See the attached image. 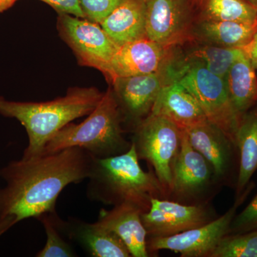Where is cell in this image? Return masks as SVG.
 Returning a JSON list of instances; mask_svg holds the SVG:
<instances>
[{"mask_svg": "<svg viewBox=\"0 0 257 257\" xmlns=\"http://www.w3.org/2000/svg\"><path fill=\"white\" fill-rule=\"evenodd\" d=\"M146 37L165 47L183 45L190 40L197 18L192 0H145Z\"/></svg>", "mask_w": 257, "mask_h": 257, "instance_id": "30bf717a", "label": "cell"}, {"mask_svg": "<svg viewBox=\"0 0 257 257\" xmlns=\"http://www.w3.org/2000/svg\"><path fill=\"white\" fill-rule=\"evenodd\" d=\"M255 69H257V30L249 44L243 48Z\"/></svg>", "mask_w": 257, "mask_h": 257, "instance_id": "f1b7e54d", "label": "cell"}, {"mask_svg": "<svg viewBox=\"0 0 257 257\" xmlns=\"http://www.w3.org/2000/svg\"><path fill=\"white\" fill-rule=\"evenodd\" d=\"M94 157L79 147L13 161L0 169V221L14 225L28 218L56 212V203L69 184L88 179Z\"/></svg>", "mask_w": 257, "mask_h": 257, "instance_id": "6da1fadb", "label": "cell"}, {"mask_svg": "<svg viewBox=\"0 0 257 257\" xmlns=\"http://www.w3.org/2000/svg\"><path fill=\"white\" fill-rule=\"evenodd\" d=\"M192 1L197 6V5L199 4V2H200L201 0H192Z\"/></svg>", "mask_w": 257, "mask_h": 257, "instance_id": "d6a6232c", "label": "cell"}, {"mask_svg": "<svg viewBox=\"0 0 257 257\" xmlns=\"http://www.w3.org/2000/svg\"><path fill=\"white\" fill-rule=\"evenodd\" d=\"M221 187L213 167L192 146L183 130L180 150L174 164L172 189L167 199L189 205L209 204Z\"/></svg>", "mask_w": 257, "mask_h": 257, "instance_id": "8992f818", "label": "cell"}, {"mask_svg": "<svg viewBox=\"0 0 257 257\" xmlns=\"http://www.w3.org/2000/svg\"><path fill=\"white\" fill-rule=\"evenodd\" d=\"M195 97L209 122L235 143L240 119L230 99L224 79L200 64L192 66L179 81Z\"/></svg>", "mask_w": 257, "mask_h": 257, "instance_id": "52a82bcc", "label": "cell"}, {"mask_svg": "<svg viewBox=\"0 0 257 257\" xmlns=\"http://www.w3.org/2000/svg\"><path fill=\"white\" fill-rule=\"evenodd\" d=\"M50 5L59 14H67L84 18V13L79 6V0H40Z\"/></svg>", "mask_w": 257, "mask_h": 257, "instance_id": "83f0119b", "label": "cell"}, {"mask_svg": "<svg viewBox=\"0 0 257 257\" xmlns=\"http://www.w3.org/2000/svg\"><path fill=\"white\" fill-rule=\"evenodd\" d=\"M218 217L209 204L189 205L153 198L151 207L142 214L147 238L167 237L199 227Z\"/></svg>", "mask_w": 257, "mask_h": 257, "instance_id": "7c38bea8", "label": "cell"}, {"mask_svg": "<svg viewBox=\"0 0 257 257\" xmlns=\"http://www.w3.org/2000/svg\"><path fill=\"white\" fill-rule=\"evenodd\" d=\"M13 226H14V224L11 221L8 220L0 221V236H2Z\"/></svg>", "mask_w": 257, "mask_h": 257, "instance_id": "4dcf8cb0", "label": "cell"}, {"mask_svg": "<svg viewBox=\"0 0 257 257\" xmlns=\"http://www.w3.org/2000/svg\"><path fill=\"white\" fill-rule=\"evenodd\" d=\"M143 211L131 204L101 209L97 222L114 232L122 240L133 257H150L147 234L142 220Z\"/></svg>", "mask_w": 257, "mask_h": 257, "instance_id": "2e32d148", "label": "cell"}, {"mask_svg": "<svg viewBox=\"0 0 257 257\" xmlns=\"http://www.w3.org/2000/svg\"><path fill=\"white\" fill-rule=\"evenodd\" d=\"M18 1V0H0V13L10 9Z\"/></svg>", "mask_w": 257, "mask_h": 257, "instance_id": "f546056e", "label": "cell"}, {"mask_svg": "<svg viewBox=\"0 0 257 257\" xmlns=\"http://www.w3.org/2000/svg\"><path fill=\"white\" fill-rule=\"evenodd\" d=\"M256 69L246 55L230 67L224 80L230 99L240 119L257 104Z\"/></svg>", "mask_w": 257, "mask_h": 257, "instance_id": "7402d4cb", "label": "cell"}, {"mask_svg": "<svg viewBox=\"0 0 257 257\" xmlns=\"http://www.w3.org/2000/svg\"><path fill=\"white\" fill-rule=\"evenodd\" d=\"M132 133L131 142L139 160L149 164L162 184L167 199L172 189L174 164L180 150L183 130L167 118L150 114Z\"/></svg>", "mask_w": 257, "mask_h": 257, "instance_id": "5b68a950", "label": "cell"}, {"mask_svg": "<svg viewBox=\"0 0 257 257\" xmlns=\"http://www.w3.org/2000/svg\"><path fill=\"white\" fill-rule=\"evenodd\" d=\"M209 257H257V230L225 235Z\"/></svg>", "mask_w": 257, "mask_h": 257, "instance_id": "d4e9b609", "label": "cell"}, {"mask_svg": "<svg viewBox=\"0 0 257 257\" xmlns=\"http://www.w3.org/2000/svg\"><path fill=\"white\" fill-rule=\"evenodd\" d=\"M169 84L165 71L117 77L111 83L126 132L133 133L151 114L161 91Z\"/></svg>", "mask_w": 257, "mask_h": 257, "instance_id": "8fae6325", "label": "cell"}, {"mask_svg": "<svg viewBox=\"0 0 257 257\" xmlns=\"http://www.w3.org/2000/svg\"><path fill=\"white\" fill-rule=\"evenodd\" d=\"M124 0H79L85 19L92 23H101Z\"/></svg>", "mask_w": 257, "mask_h": 257, "instance_id": "484cf974", "label": "cell"}, {"mask_svg": "<svg viewBox=\"0 0 257 257\" xmlns=\"http://www.w3.org/2000/svg\"><path fill=\"white\" fill-rule=\"evenodd\" d=\"M245 55L243 49L226 48L189 40L174 47L171 67L179 79L197 64L224 79L232 64Z\"/></svg>", "mask_w": 257, "mask_h": 257, "instance_id": "9a60e30c", "label": "cell"}, {"mask_svg": "<svg viewBox=\"0 0 257 257\" xmlns=\"http://www.w3.org/2000/svg\"><path fill=\"white\" fill-rule=\"evenodd\" d=\"M100 25L119 47L146 37L145 0H124Z\"/></svg>", "mask_w": 257, "mask_h": 257, "instance_id": "ffe728a7", "label": "cell"}, {"mask_svg": "<svg viewBox=\"0 0 257 257\" xmlns=\"http://www.w3.org/2000/svg\"><path fill=\"white\" fill-rule=\"evenodd\" d=\"M151 114L167 118L182 130L207 121L197 99L179 82L162 89Z\"/></svg>", "mask_w": 257, "mask_h": 257, "instance_id": "ac0fdd59", "label": "cell"}, {"mask_svg": "<svg viewBox=\"0 0 257 257\" xmlns=\"http://www.w3.org/2000/svg\"><path fill=\"white\" fill-rule=\"evenodd\" d=\"M257 230V194L230 225L229 234H240Z\"/></svg>", "mask_w": 257, "mask_h": 257, "instance_id": "4316f807", "label": "cell"}, {"mask_svg": "<svg viewBox=\"0 0 257 257\" xmlns=\"http://www.w3.org/2000/svg\"><path fill=\"white\" fill-rule=\"evenodd\" d=\"M62 231L69 239L74 240L94 257H131L122 240L114 232L95 223L69 218L62 221Z\"/></svg>", "mask_w": 257, "mask_h": 257, "instance_id": "e0dca14e", "label": "cell"}, {"mask_svg": "<svg viewBox=\"0 0 257 257\" xmlns=\"http://www.w3.org/2000/svg\"><path fill=\"white\" fill-rule=\"evenodd\" d=\"M256 30L257 22L215 21L197 18L191 30L190 40L226 48L243 49Z\"/></svg>", "mask_w": 257, "mask_h": 257, "instance_id": "d6986e66", "label": "cell"}, {"mask_svg": "<svg viewBox=\"0 0 257 257\" xmlns=\"http://www.w3.org/2000/svg\"><path fill=\"white\" fill-rule=\"evenodd\" d=\"M234 141L239 155L236 197L244 192L257 170V104L240 119Z\"/></svg>", "mask_w": 257, "mask_h": 257, "instance_id": "44dd1931", "label": "cell"}, {"mask_svg": "<svg viewBox=\"0 0 257 257\" xmlns=\"http://www.w3.org/2000/svg\"><path fill=\"white\" fill-rule=\"evenodd\" d=\"M173 47L163 46L147 37L121 45L111 60L106 80L111 84L117 77L162 72Z\"/></svg>", "mask_w": 257, "mask_h": 257, "instance_id": "5bb4252c", "label": "cell"}, {"mask_svg": "<svg viewBox=\"0 0 257 257\" xmlns=\"http://www.w3.org/2000/svg\"><path fill=\"white\" fill-rule=\"evenodd\" d=\"M251 183L243 194L235 198L233 205L225 214L194 229L167 237L147 238V246L150 256H156L160 250H170L182 257H209L223 236L229 234L230 225L238 208L252 190Z\"/></svg>", "mask_w": 257, "mask_h": 257, "instance_id": "ba28073f", "label": "cell"}, {"mask_svg": "<svg viewBox=\"0 0 257 257\" xmlns=\"http://www.w3.org/2000/svg\"><path fill=\"white\" fill-rule=\"evenodd\" d=\"M197 18L215 21L256 23L257 12L245 0H201Z\"/></svg>", "mask_w": 257, "mask_h": 257, "instance_id": "603a6c76", "label": "cell"}, {"mask_svg": "<svg viewBox=\"0 0 257 257\" xmlns=\"http://www.w3.org/2000/svg\"><path fill=\"white\" fill-rule=\"evenodd\" d=\"M57 28L79 63L98 69L107 78L111 60L119 47L101 25L87 19L59 14Z\"/></svg>", "mask_w": 257, "mask_h": 257, "instance_id": "9c48e42d", "label": "cell"}, {"mask_svg": "<svg viewBox=\"0 0 257 257\" xmlns=\"http://www.w3.org/2000/svg\"><path fill=\"white\" fill-rule=\"evenodd\" d=\"M47 234L45 246L37 253V257L77 256L72 246L63 237L62 219L57 212H48L37 216Z\"/></svg>", "mask_w": 257, "mask_h": 257, "instance_id": "cb8c5ba5", "label": "cell"}, {"mask_svg": "<svg viewBox=\"0 0 257 257\" xmlns=\"http://www.w3.org/2000/svg\"><path fill=\"white\" fill-rule=\"evenodd\" d=\"M104 93L95 87L72 88L63 97L45 102L9 101L0 96V114L21 123L28 136L23 159L41 155L45 145L57 132L74 119L88 116Z\"/></svg>", "mask_w": 257, "mask_h": 257, "instance_id": "3957f363", "label": "cell"}, {"mask_svg": "<svg viewBox=\"0 0 257 257\" xmlns=\"http://www.w3.org/2000/svg\"><path fill=\"white\" fill-rule=\"evenodd\" d=\"M126 133L119 106L111 87L103 94L95 109L80 124L70 122L47 142L42 155L79 147L98 159L121 155L130 150L132 142Z\"/></svg>", "mask_w": 257, "mask_h": 257, "instance_id": "277c9868", "label": "cell"}, {"mask_svg": "<svg viewBox=\"0 0 257 257\" xmlns=\"http://www.w3.org/2000/svg\"><path fill=\"white\" fill-rule=\"evenodd\" d=\"M257 12V0H245Z\"/></svg>", "mask_w": 257, "mask_h": 257, "instance_id": "1f68e13d", "label": "cell"}, {"mask_svg": "<svg viewBox=\"0 0 257 257\" xmlns=\"http://www.w3.org/2000/svg\"><path fill=\"white\" fill-rule=\"evenodd\" d=\"M192 146L213 167L221 187L236 186L239 155L236 145L216 125L204 121L184 130Z\"/></svg>", "mask_w": 257, "mask_h": 257, "instance_id": "4fadbf2b", "label": "cell"}, {"mask_svg": "<svg viewBox=\"0 0 257 257\" xmlns=\"http://www.w3.org/2000/svg\"><path fill=\"white\" fill-rule=\"evenodd\" d=\"M139 161L133 143L130 150L121 155L94 157L87 179L88 198L113 207L131 204L143 213L150 210L153 198L166 199L165 190L153 171H144Z\"/></svg>", "mask_w": 257, "mask_h": 257, "instance_id": "7a4b0ae2", "label": "cell"}]
</instances>
